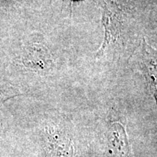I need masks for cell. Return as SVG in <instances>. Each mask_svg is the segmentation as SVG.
<instances>
[{
    "label": "cell",
    "instance_id": "6da1fadb",
    "mask_svg": "<svg viewBox=\"0 0 157 157\" xmlns=\"http://www.w3.org/2000/svg\"><path fill=\"white\" fill-rule=\"evenodd\" d=\"M41 144L44 157H75L76 149L73 139L61 129H45Z\"/></svg>",
    "mask_w": 157,
    "mask_h": 157
},
{
    "label": "cell",
    "instance_id": "7a4b0ae2",
    "mask_svg": "<svg viewBox=\"0 0 157 157\" xmlns=\"http://www.w3.org/2000/svg\"><path fill=\"white\" fill-rule=\"evenodd\" d=\"M105 157H134L125 127L119 121L111 123L108 128Z\"/></svg>",
    "mask_w": 157,
    "mask_h": 157
}]
</instances>
